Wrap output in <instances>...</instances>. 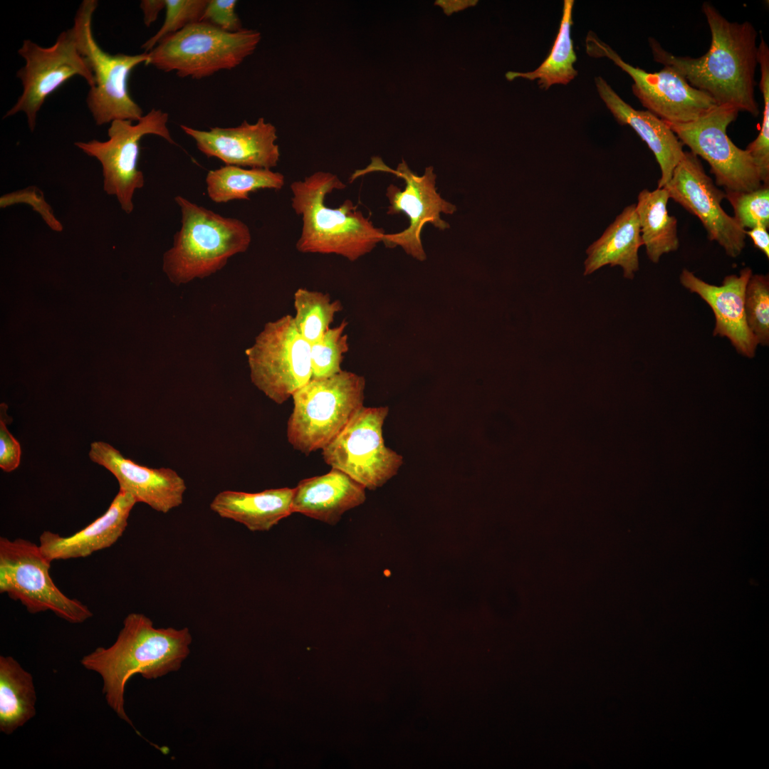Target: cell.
<instances>
[{
  "label": "cell",
  "mask_w": 769,
  "mask_h": 769,
  "mask_svg": "<svg viewBox=\"0 0 769 769\" xmlns=\"http://www.w3.org/2000/svg\"><path fill=\"white\" fill-rule=\"evenodd\" d=\"M573 0H565L563 16L555 41L548 56L535 70L519 73L509 71L506 74L508 80L523 78L530 80H538L542 89H548L555 84L566 85L577 75L573 65L577 61L571 37Z\"/></svg>",
  "instance_id": "cell-28"
},
{
  "label": "cell",
  "mask_w": 769,
  "mask_h": 769,
  "mask_svg": "<svg viewBox=\"0 0 769 769\" xmlns=\"http://www.w3.org/2000/svg\"><path fill=\"white\" fill-rule=\"evenodd\" d=\"M174 201L182 226L162 260V270L173 284L208 277L224 267L230 257L248 249L251 231L240 219L223 216L179 195Z\"/></svg>",
  "instance_id": "cell-4"
},
{
  "label": "cell",
  "mask_w": 769,
  "mask_h": 769,
  "mask_svg": "<svg viewBox=\"0 0 769 769\" xmlns=\"http://www.w3.org/2000/svg\"><path fill=\"white\" fill-rule=\"evenodd\" d=\"M726 198L734 211V218L746 230L757 226L769 227V186L752 192L726 191Z\"/></svg>",
  "instance_id": "cell-32"
},
{
  "label": "cell",
  "mask_w": 769,
  "mask_h": 769,
  "mask_svg": "<svg viewBox=\"0 0 769 769\" xmlns=\"http://www.w3.org/2000/svg\"><path fill=\"white\" fill-rule=\"evenodd\" d=\"M476 1H439L436 2V4H439L444 8V11L448 15L454 11H456L460 9H463L466 6H471Z\"/></svg>",
  "instance_id": "cell-40"
},
{
  "label": "cell",
  "mask_w": 769,
  "mask_h": 769,
  "mask_svg": "<svg viewBox=\"0 0 769 769\" xmlns=\"http://www.w3.org/2000/svg\"><path fill=\"white\" fill-rule=\"evenodd\" d=\"M738 113L733 106L717 105L689 122L665 121L683 145L708 162L716 184L725 192H752L763 186L748 152L738 147L727 135L728 126Z\"/></svg>",
  "instance_id": "cell-13"
},
{
  "label": "cell",
  "mask_w": 769,
  "mask_h": 769,
  "mask_svg": "<svg viewBox=\"0 0 769 769\" xmlns=\"http://www.w3.org/2000/svg\"><path fill=\"white\" fill-rule=\"evenodd\" d=\"M51 561L39 545L0 538V592L20 602L29 613L51 611L72 624L93 616L88 606L63 593L49 573Z\"/></svg>",
  "instance_id": "cell-8"
},
{
  "label": "cell",
  "mask_w": 769,
  "mask_h": 769,
  "mask_svg": "<svg viewBox=\"0 0 769 769\" xmlns=\"http://www.w3.org/2000/svg\"><path fill=\"white\" fill-rule=\"evenodd\" d=\"M365 488L344 472L328 473L301 480L294 488L293 513L336 524L342 514L362 504Z\"/></svg>",
  "instance_id": "cell-22"
},
{
  "label": "cell",
  "mask_w": 769,
  "mask_h": 769,
  "mask_svg": "<svg viewBox=\"0 0 769 769\" xmlns=\"http://www.w3.org/2000/svg\"><path fill=\"white\" fill-rule=\"evenodd\" d=\"M97 6L96 0L83 1L72 27L78 48L87 59L95 79V85L87 95V106L97 125L116 120L137 122L143 111L130 95L128 79L135 67L146 64L148 53L110 54L103 51L93 34L92 21Z\"/></svg>",
  "instance_id": "cell-7"
},
{
  "label": "cell",
  "mask_w": 769,
  "mask_h": 769,
  "mask_svg": "<svg viewBox=\"0 0 769 769\" xmlns=\"http://www.w3.org/2000/svg\"><path fill=\"white\" fill-rule=\"evenodd\" d=\"M261 39L256 30L231 33L199 21L167 36L148 53L146 65L200 79L230 70L251 55Z\"/></svg>",
  "instance_id": "cell-6"
},
{
  "label": "cell",
  "mask_w": 769,
  "mask_h": 769,
  "mask_svg": "<svg viewBox=\"0 0 769 769\" xmlns=\"http://www.w3.org/2000/svg\"><path fill=\"white\" fill-rule=\"evenodd\" d=\"M595 83L600 97L617 122L630 126L654 153L661 169L657 188H663L684 155L683 143L664 120L649 110L634 109L601 76L596 77Z\"/></svg>",
  "instance_id": "cell-21"
},
{
  "label": "cell",
  "mask_w": 769,
  "mask_h": 769,
  "mask_svg": "<svg viewBox=\"0 0 769 769\" xmlns=\"http://www.w3.org/2000/svg\"><path fill=\"white\" fill-rule=\"evenodd\" d=\"M643 246L635 204L626 206L602 235L586 250L584 275L605 266H620L623 276L633 279L639 268L638 251Z\"/></svg>",
  "instance_id": "cell-24"
},
{
  "label": "cell",
  "mask_w": 769,
  "mask_h": 769,
  "mask_svg": "<svg viewBox=\"0 0 769 769\" xmlns=\"http://www.w3.org/2000/svg\"><path fill=\"white\" fill-rule=\"evenodd\" d=\"M669 199L664 187L652 191L644 189L639 193L635 204L643 245L648 258L654 263L679 246L676 218L667 211Z\"/></svg>",
  "instance_id": "cell-26"
},
{
  "label": "cell",
  "mask_w": 769,
  "mask_h": 769,
  "mask_svg": "<svg viewBox=\"0 0 769 769\" xmlns=\"http://www.w3.org/2000/svg\"><path fill=\"white\" fill-rule=\"evenodd\" d=\"M8 406L0 404V468L5 472L16 470L21 462V449L19 442L7 428L9 416L6 414Z\"/></svg>",
  "instance_id": "cell-36"
},
{
  "label": "cell",
  "mask_w": 769,
  "mask_h": 769,
  "mask_svg": "<svg viewBox=\"0 0 769 769\" xmlns=\"http://www.w3.org/2000/svg\"><path fill=\"white\" fill-rule=\"evenodd\" d=\"M180 127L195 141L202 153L209 158H217L226 165L271 169L279 161L276 129L263 117L253 124L244 120L234 127H215L209 130L183 125Z\"/></svg>",
  "instance_id": "cell-18"
},
{
  "label": "cell",
  "mask_w": 769,
  "mask_h": 769,
  "mask_svg": "<svg viewBox=\"0 0 769 769\" xmlns=\"http://www.w3.org/2000/svg\"><path fill=\"white\" fill-rule=\"evenodd\" d=\"M346 320L336 327L330 328L321 340L310 345L312 378L331 377L341 370L344 355L349 350L348 335L345 329Z\"/></svg>",
  "instance_id": "cell-30"
},
{
  "label": "cell",
  "mask_w": 769,
  "mask_h": 769,
  "mask_svg": "<svg viewBox=\"0 0 769 769\" xmlns=\"http://www.w3.org/2000/svg\"><path fill=\"white\" fill-rule=\"evenodd\" d=\"M365 388L363 376L345 370L311 379L292 396L288 442L307 455L322 450L364 406Z\"/></svg>",
  "instance_id": "cell-5"
},
{
  "label": "cell",
  "mask_w": 769,
  "mask_h": 769,
  "mask_svg": "<svg viewBox=\"0 0 769 769\" xmlns=\"http://www.w3.org/2000/svg\"><path fill=\"white\" fill-rule=\"evenodd\" d=\"M208 0H165V19L158 31L142 48L148 53L168 36L200 21Z\"/></svg>",
  "instance_id": "cell-33"
},
{
  "label": "cell",
  "mask_w": 769,
  "mask_h": 769,
  "mask_svg": "<svg viewBox=\"0 0 769 769\" xmlns=\"http://www.w3.org/2000/svg\"><path fill=\"white\" fill-rule=\"evenodd\" d=\"M345 187L336 174L320 171L291 184V205L303 221L298 251L336 254L353 262L382 241L384 230L375 227L352 201L337 208L326 205L328 194Z\"/></svg>",
  "instance_id": "cell-3"
},
{
  "label": "cell",
  "mask_w": 769,
  "mask_h": 769,
  "mask_svg": "<svg viewBox=\"0 0 769 769\" xmlns=\"http://www.w3.org/2000/svg\"><path fill=\"white\" fill-rule=\"evenodd\" d=\"M745 232L746 235L751 239L754 246L761 251L768 258L769 234L768 232V229L763 226H757L753 229L746 230Z\"/></svg>",
  "instance_id": "cell-38"
},
{
  "label": "cell",
  "mask_w": 769,
  "mask_h": 769,
  "mask_svg": "<svg viewBox=\"0 0 769 769\" xmlns=\"http://www.w3.org/2000/svg\"><path fill=\"white\" fill-rule=\"evenodd\" d=\"M168 119L167 113L153 108L135 124L125 120L113 121L105 141L75 142L82 152L100 162L104 192L115 196L127 214L134 209L135 192L145 184L144 174L137 167L140 142L147 135H155L175 144L167 125Z\"/></svg>",
  "instance_id": "cell-10"
},
{
  "label": "cell",
  "mask_w": 769,
  "mask_h": 769,
  "mask_svg": "<svg viewBox=\"0 0 769 769\" xmlns=\"http://www.w3.org/2000/svg\"><path fill=\"white\" fill-rule=\"evenodd\" d=\"M388 412V407H361L322 449L325 462L365 488L383 486L404 462L400 454L384 444L382 429Z\"/></svg>",
  "instance_id": "cell-11"
},
{
  "label": "cell",
  "mask_w": 769,
  "mask_h": 769,
  "mask_svg": "<svg viewBox=\"0 0 769 769\" xmlns=\"http://www.w3.org/2000/svg\"><path fill=\"white\" fill-rule=\"evenodd\" d=\"M235 0H209L200 21L210 23L227 32H238L244 28L235 12Z\"/></svg>",
  "instance_id": "cell-35"
},
{
  "label": "cell",
  "mask_w": 769,
  "mask_h": 769,
  "mask_svg": "<svg viewBox=\"0 0 769 769\" xmlns=\"http://www.w3.org/2000/svg\"><path fill=\"white\" fill-rule=\"evenodd\" d=\"M245 353L252 383L278 404L312 378L310 344L291 315L266 323Z\"/></svg>",
  "instance_id": "cell-9"
},
{
  "label": "cell",
  "mask_w": 769,
  "mask_h": 769,
  "mask_svg": "<svg viewBox=\"0 0 769 769\" xmlns=\"http://www.w3.org/2000/svg\"><path fill=\"white\" fill-rule=\"evenodd\" d=\"M747 325L758 344L769 345V277L752 274L745 292Z\"/></svg>",
  "instance_id": "cell-31"
},
{
  "label": "cell",
  "mask_w": 769,
  "mask_h": 769,
  "mask_svg": "<svg viewBox=\"0 0 769 769\" xmlns=\"http://www.w3.org/2000/svg\"><path fill=\"white\" fill-rule=\"evenodd\" d=\"M293 320L300 335L310 345L318 342L342 310L339 300L320 291L300 288L294 293Z\"/></svg>",
  "instance_id": "cell-29"
},
{
  "label": "cell",
  "mask_w": 769,
  "mask_h": 769,
  "mask_svg": "<svg viewBox=\"0 0 769 769\" xmlns=\"http://www.w3.org/2000/svg\"><path fill=\"white\" fill-rule=\"evenodd\" d=\"M752 274V270L746 267L738 276H726L720 286L705 282L686 268L679 276L684 287L698 294L711 308L716 320L713 335L728 338L738 353L749 358L755 356L758 345L745 314V292Z\"/></svg>",
  "instance_id": "cell-19"
},
{
  "label": "cell",
  "mask_w": 769,
  "mask_h": 769,
  "mask_svg": "<svg viewBox=\"0 0 769 769\" xmlns=\"http://www.w3.org/2000/svg\"><path fill=\"white\" fill-rule=\"evenodd\" d=\"M144 23L150 26L156 21L159 12L165 9V0H143L140 2Z\"/></svg>",
  "instance_id": "cell-39"
},
{
  "label": "cell",
  "mask_w": 769,
  "mask_h": 769,
  "mask_svg": "<svg viewBox=\"0 0 769 769\" xmlns=\"http://www.w3.org/2000/svg\"><path fill=\"white\" fill-rule=\"evenodd\" d=\"M88 456L93 463L109 471L117 481L120 490L130 494L137 503H145L163 513L182 505L187 486L174 470L142 466L101 441L91 443Z\"/></svg>",
  "instance_id": "cell-17"
},
{
  "label": "cell",
  "mask_w": 769,
  "mask_h": 769,
  "mask_svg": "<svg viewBox=\"0 0 769 769\" xmlns=\"http://www.w3.org/2000/svg\"><path fill=\"white\" fill-rule=\"evenodd\" d=\"M664 187L669 199L699 218L710 241H716L732 258L741 253L746 246V230L723 209L725 192L706 173L699 157L684 151Z\"/></svg>",
  "instance_id": "cell-16"
},
{
  "label": "cell",
  "mask_w": 769,
  "mask_h": 769,
  "mask_svg": "<svg viewBox=\"0 0 769 769\" xmlns=\"http://www.w3.org/2000/svg\"><path fill=\"white\" fill-rule=\"evenodd\" d=\"M758 63L760 67V90L763 98V122L755 140L762 145L769 144V48L763 36L758 46Z\"/></svg>",
  "instance_id": "cell-37"
},
{
  "label": "cell",
  "mask_w": 769,
  "mask_h": 769,
  "mask_svg": "<svg viewBox=\"0 0 769 769\" xmlns=\"http://www.w3.org/2000/svg\"><path fill=\"white\" fill-rule=\"evenodd\" d=\"M711 43L702 56H677L649 38L654 60L681 74L696 89L718 105H730L757 117L755 73L758 66L757 31L748 21L731 22L710 3L703 2Z\"/></svg>",
  "instance_id": "cell-1"
},
{
  "label": "cell",
  "mask_w": 769,
  "mask_h": 769,
  "mask_svg": "<svg viewBox=\"0 0 769 769\" xmlns=\"http://www.w3.org/2000/svg\"><path fill=\"white\" fill-rule=\"evenodd\" d=\"M373 171L388 172L404 179L405 188L401 190L394 184L387 188L389 206L387 214L404 213L409 218V225L402 231L384 234L382 241L386 247L401 246L404 251L414 258L424 261L427 256L424 251L421 234L424 225L433 224L440 230L450 227L440 217L441 213L453 214L456 206L443 199L436 189V176L434 168L425 169L422 176L414 173L402 160L395 170L387 167L380 158H373L372 164L365 169V173Z\"/></svg>",
  "instance_id": "cell-15"
},
{
  "label": "cell",
  "mask_w": 769,
  "mask_h": 769,
  "mask_svg": "<svg viewBox=\"0 0 769 769\" xmlns=\"http://www.w3.org/2000/svg\"><path fill=\"white\" fill-rule=\"evenodd\" d=\"M294 488L266 489L258 493L226 490L211 501L210 509L223 518L243 524L251 531H268L293 513Z\"/></svg>",
  "instance_id": "cell-23"
},
{
  "label": "cell",
  "mask_w": 769,
  "mask_h": 769,
  "mask_svg": "<svg viewBox=\"0 0 769 769\" xmlns=\"http://www.w3.org/2000/svg\"><path fill=\"white\" fill-rule=\"evenodd\" d=\"M20 203L32 206L52 230L57 232L63 231L62 224L56 219L51 206L46 201L43 193L38 187H28L4 194L0 199L1 208Z\"/></svg>",
  "instance_id": "cell-34"
},
{
  "label": "cell",
  "mask_w": 769,
  "mask_h": 769,
  "mask_svg": "<svg viewBox=\"0 0 769 769\" xmlns=\"http://www.w3.org/2000/svg\"><path fill=\"white\" fill-rule=\"evenodd\" d=\"M587 53L606 57L633 79L632 91L647 110L670 123H686L698 119L718 105L713 99L695 88L674 69L664 67L649 73L626 63L607 43L592 31L585 39Z\"/></svg>",
  "instance_id": "cell-14"
},
{
  "label": "cell",
  "mask_w": 769,
  "mask_h": 769,
  "mask_svg": "<svg viewBox=\"0 0 769 769\" xmlns=\"http://www.w3.org/2000/svg\"><path fill=\"white\" fill-rule=\"evenodd\" d=\"M18 53L25 61L16 73L23 91L4 118L23 113L31 132L46 98L68 79L79 75L90 88L95 85L93 70L78 48L73 28L61 32L50 47L26 39Z\"/></svg>",
  "instance_id": "cell-12"
},
{
  "label": "cell",
  "mask_w": 769,
  "mask_h": 769,
  "mask_svg": "<svg viewBox=\"0 0 769 769\" xmlns=\"http://www.w3.org/2000/svg\"><path fill=\"white\" fill-rule=\"evenodd\" d=\"M32 675L11 656H0V731L12 734L36 713Z\"/></svg>",
  "instance_id": "cell-25"
},
{
  "label": "cell",
  "mask_w": 769,
  "mask_h": 769,
  "mask_svg": "<svg viewBox=\"0 0 769 769\" xmlns=\"http://www.w3.org/2000/svg\"><path fill=\"white\" fill-rule=\"evenodd\" d=\"M206 183L210 199L221 204L249 199V194L258 189H281L285 184V177L281 173L268 169L225 165L209 171Z\"/></svg>",
  "instance_id": "cell-27"
},
{
  "label": "cell",
  "mask_w": 769,
  "mask_h": 769,
  "mask_svg": "<svg viewBox=\"0 0 769 769\" xmlns=\"http://www.w3.org/2000/svg\"><path fill=\"white\" fill-rule=\"evenodd\" d=\"M192 637L188 628H156L140 613H130L115 642L85 655L81 665L99 674L103 694L117 716L133 726L125 709V689L135 674L155 679L179 670L190 653Z\"/></svg>",
  "instance_id": "cell-2"
},
{
  "label": "cell",
  "mask_w": 769,
  "mask_h": 769,
  "mask_svg": "<svg viewBox=\"0 0 769 769\" xmlns=\"http://www.w3.org/2000/svg\"><path fill=\"white\" fill-rule=\"evenodd\" d=\"M136 500L119 490L107 511L87 526L70 536H61L49 530L39 538V546L51 562L85 558L108 548L123 535Z\"/></svg>",
  "instance_id": "cell-20"
}]
</instances>
